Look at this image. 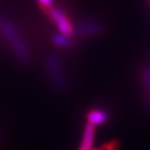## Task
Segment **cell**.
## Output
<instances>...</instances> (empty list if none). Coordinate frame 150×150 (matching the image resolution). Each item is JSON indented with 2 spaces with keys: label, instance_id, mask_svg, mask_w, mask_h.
<instances>
[{
  "label": "cell",
  "instance_id": "cell-1",
  "mask_svg": "<svg viewBox=\"0 0 150 150\" xmlns=\"http://www.w3.org/2000/svg\"><path fill=\"white\" fill-rule=\"evenodd\" d=\"M0 30L8 42L15 56L22 63H27L29 61L28 47L20 35L14 23L8 19H0Z\"/></svg>",
  "mask_w": 150,
  "mask_h": 150
},
{
  "label": "cell",
  "instance_id": "cell-2",
  "mask_svg": "<svg viewBox=\"0 0 150 150\" xmlns=\"http://www.w3.org/2000/svg\"><path fill=\"white\" fill-rule=\"evenodd\" d=\"M45 63H46V68L49 74V78L51 80V83L57 91H64L67 88L66 83L65 74L62 69L61 62H59V56L55 53H48L45 57Z\"/></svg>",
  "mask_w": 150,
  "mask_h": 150
},
{
  "label": "cell",
  "instance_id": "cell-3",
  "mask_svg": "<svg viewBox=\"0 0 150 150\" xmlns=\"http://www.w3.org/2000/svg\"><path fill=\"white\" fill-rule=\"evenodd\" d=\"M43 12L47 15V16L51 18L52 21L55 23V25L59 28L61 35H66V37L70 38L74 33L73 26L71 22L69 21V19L65 15V13L59 7H54L53 5L48 7H42Z\"/></svg>",
  "mask_w": 150,
  "mask_h": 150
},
{
  "label": "cell",
  "instance_id": "cell-4",
  "mask_svg": "<svg viewBox=\"0 0 150 150\" xmlns=\"http://www.w3.org/2000/svg\"><path fill=\"white\" fill-rule=\"evenodd\" d=\"M103 27L101 24L96 22H84L76 27L75 35L78 37H88V35H95L101 33Z\"/></svg>",
  "mask_w": 150,
  "mask_h": 150
},
{
  "label": "cell",
  "instance_id": "cell-5",
  "mask_svg": "<svg viewBox=\"0 0 150 150\" xmlns=\"http://www.w3.org/2000/svg\"><path fill=\"white\" fill-rule=\"evenodd\" d=\"M94 134H95V126L88 122L84 127L83 137L80 143L78 150H90L92 149V146L94 143Z\"/></svg>",
  "mask_w": 150,
  "mask_h": 150
},
{
  "label": "cell",
  "instance_id": "cell-6",
  "mask_svg": "<svg viewBox=\"0 0 150 150\" xmlns=\"http://www.w3.org/2000/svg\"><path fill=\"white\" fill-rule=\"evenodd\" d=\"M88 122L93 124L94 126L96 125H101L104 124L105 122H108V118H110V115L105 110H91L89 112H88Z\"/></svg>",
  "mask_w": 150,
  "mask_h": 150
},
{
  "label": "cell",
  "instance_id": "cell-7",
  "mask_svg": "<svg viewBox=\"0 0 150 150\" xmlns=\"http://www.w3.org/2000/svg\"><path fill=\"white\" fill-rule=\"evenodd\" d=\"M52 43H53L55 46L61 47V48H70L74 45L73 41L71 40L69 37H66L61 33H57V35H52Z\"/></svg>",
  "mask_w": 150,
  "mask_h": 150
},
{
  "label": "cell",
  "instance_id": "cell-8",
  "mask_svg": "<svg viewBox=\"0 0 150 150\" xmlns=\"http://www.w3.org/2000/svg\"><path fill=\"white\" fill-rule=\"evenodd\" d=\"M143 78L144 82H145L146 91L148 94V101H149V106H150V70L149 69H144L143 70Z\"/></svg>",
  "mask_w": 150,
  "mask_h": 150
},
{
  "label": "cell",
  "instance_id": "cell-9",
  "mask_svg": "<svg viewBox=\"0 0 150 150\" xmlns=\"http://www.w3.org/2000/svg\"><path fill=\"white\" fill-rule=\"evenodd\" d=\"M119 147H120L119 141L112 140V141H110V142H108V143L102 145L99 149L100 150H118Z\"/></svg>",
  "mask_w": 150,
  "mask_h": 150
},
{
  "label": "cell",
  "instance_id": "cell-10",
  "mask_svg": "<svg viewBox=\"0 0 150 150\" xmlns=\"http://www.w3.org/2000/svg\"><path fill=\"white\" fill-rule=\"evenodd\" d=\"M38 2L40 3L41 7H48L52 5V0H38Z\"/></svg>",
  "mask_w": 150,
  "mask_h": 150
},
{
  "label": "cell",
  "instance_id": "cell-11",
  "mask_svg": "<svg viewBox=\"0 0 150 150\" xmlns=\"http://www.w3.org/2000/svg\"><path fill=\"white\" fill-rule=\"evenodd\" d=\"M90 150H100V149H99V148H97V149H93V148H92V149H90Z\"/></svg>",
  "mask_w": 150,
  "mask_h": 150
},
{
  "label": "cell",
  "instance_id": "cell-12",
  "mask_svg": "<svg viewBox=\"0 0 150 150\" xmlns=\"http://www.w3.org/2000/svg\"><path fill=\"white\" fill-rule=\"evenodd\" d=\"M149 3H150V0H149Z\"/></svg>",
  "mask_w": 150,
  "mask_h": 150
}]
</instances>
